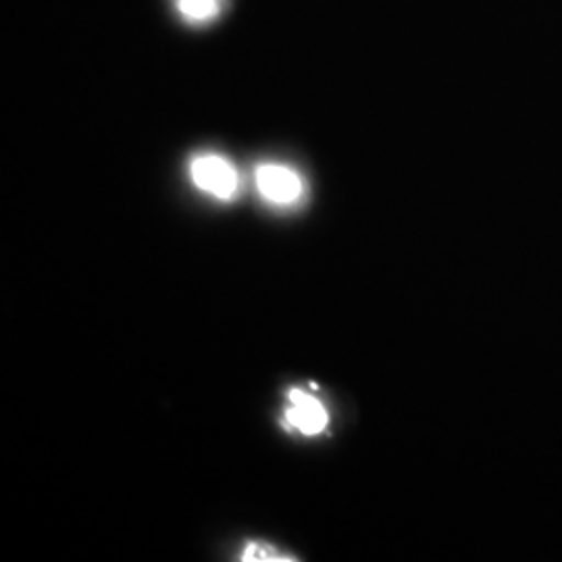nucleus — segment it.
Returning <instances> with one entry per match:
<instances>
[{"label": "nucleus", "instance_id": "f257e3e1", "mask_svg": "<svg viewBox=\"0 0 562 562\" xmlns=\"http://www.w3.org/2000/svg\"><path fill=\"white\" fill-rule=\"evenodd\" d=\"M192 181L217 199H232L238 190V173L232 162L225 161L217 155H204L192 162L190 167Z\"/></svg>", "mask_w": 562, "mask_h": 562}, {"label": "nucleus", "instance_id": "f03ea898", "mask_svg": "<svg viewBox=\"0 0 562 562\" xmlns=\"http://www.w3.org/2000/svg\"><path fill=\"white\" fill-rule=\"evenodd\" d=\"M257 188L262 199L276 204H290L301 199L302 181L283 165H261L257 169Z\"/></svg>", "mask_w": 562, "mask_h": 562}, {"label": "nucleus", "instance_id": "7ed1b4c3", "mask_svg": "<svg viewBox=\"0 0 562 562\" xmlns=\"http://www.w3.org/2000/svg\"><path fill=\"white\" fill-rule=\"evenodd\" d=\"M290 408L285 411V419L302 431L304 436H317L327 425V411L322 402L301 390L290 392Z\"/></svg>", "mask_w": 562, "mask_h": 562}, {"label": "nucleus", "instance_id": "20e7f679", "mask_svg": "<svg viewBox=\"0 0 562 562\" xmlns=\"http://www.w3.org/2000/svg\"><path fill=\"white\" fill-rule=\"evenodd\" d=\"M178 11L192 23H204L217 18L220 0H178Z\"/></svg>", "mask_w": 562, "mask_h": 562}, {"label": "nucleus", "instance_id": "39448f33", "mask_svg": "<svg viewBox=\"0 0 562 562\" xmlns=\"http://www.w3.org/2000/svg\"><path fill=\"white\" fill-rule=\"evenodd\" d=\"M241 561L280 562L290 561V559H281V557H278V552H276L273 548H269V546H262V543H250V546L244 550V554H241Z\"/></svg>", "mask_w": 562, "mask_h": 562}]
</instances>
